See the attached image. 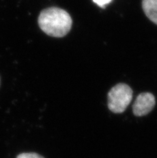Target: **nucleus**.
Masks as SVG:
<instances>
[{"instance_id": "7ed1b4c3", "label": "nucleus", "mask_w": 157, "mask_h": 158, "mask_svg": "<svg viewBox=\"0 0 157 158\" xmlns=\"http://www.w3.org/2000/svg\"><path fill=\"white\" fill-rule=\"evenodd\" d=\"M155 105V99L150 92H143L137 96L133 104V113L136 116L148 114Z\"/></svg>"}, {"instance_id": "20e7f679", "label": "nucleus", "mask_w": 157, "mask_h": 158, "mask_svg": "<svg viewBox=\"0 0 157 158\" xmlns=\"http://www.w3.org/2000/svg\"><path fill=\"white\" fill-rule=\"evenodd\" d=\"M142 7L147 18L157 25V0H143Z\"/></svg>"}, {"instance_id": "39448f33", "label": "nucleus", "mask_w": 157, "mask_h": 158, "mask_svg": "<svg viewBox=\"0 0 157 158\" xmlns=\"http://www.w3.org/2000/svg\"><path fill=\"white\" fill-rule=\"evenodd\" d=\"M17 158H44L42 156L39 155L38 153L35 152H24L21 153L17 156Z\"/></svg>"}, {"instance_id": "f03ea898", "label": "nucleus", "mask_w": 157, "mask_h": 158, "mask_svg": "<svg viewBox=\"0 0 157 158\" xmlns=\"http://www.w3.org/2000/svg\"><path fill=\"white\" fill-rule=\"evenodd\" d=\"M132 95V89L127 84H116L108 92V108L114 113H122L131 103Z\"/></svg>"}, {"instance_id": "423d86ee", "label": "nucleus", "mask_w": 157, "mask_h": 158, "mask_svg": "<svg viewBox=\"0 0 157 158\" xmlns=\"http://www.w3.org/2000/svg\"><path fill=\"white\" fill-rule=\"evenodd\" d=\"M112 0H93V2L96 3L98 6H100V7L105 8L106 5L109 4Z\"/></svg>"}, {"instance_id": "f257e3e1", "label": "nucleus", "mask_w": 157, "mask_h": 158, "mask_svg": "<svg viewBox=\"0 0 157 158\" xmlns=\"http://www.w3.org/2000/svg\"><path fill=\"white\" fill-rule=\"evenodd\" d=\"M40 29L52 37H64L70 31L72 19L68 12L56 6H52L40 12L38 19Z\"/></svg>"}]
</instances>
